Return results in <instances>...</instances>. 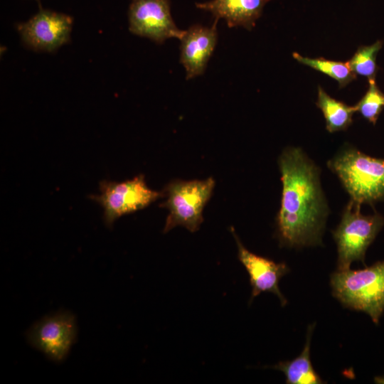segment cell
<instances>
[{
  "instance_id": "cell-14",
  "label": "cell",
  "mask_w": 384,
  "mask_h": 384,
  "mask_svg": "<svg viewBox=\"0 0 384 384\" xmlns=\"http://www.w3.org/2000/svg\"><path fill=\"white\" fill-rule=\"evenodd\" d=\"M317 107L326 119V129L331 132L346 130L353 122L355 106H348L329 96L321 87L318 88Z\"/></svg>"
},
{
  "instance_id": "cell-4",
  "label": "cell",
  "mask_w": 384,
  "mask_h": 384,
  "mask_svg": "<svg viewBox=\"0 0 384 384\" xmlns=\"http://www.w3.org/2000/svg\"><path fill=\"white\" fill-rule=\"evenodd\" d=\"M361 206L350 201L333 236L337 245L338 270L350 269L352 262L364 263L366 252L384 226V216L363 215Z\"/></svg>"
},
{
  "instance_id": "cell-3",
  "label": "cell",
  "mask_w": 384,
  "mask_h": 384,
  "mask_svg": "<svg viewBox=\"0 0 384 384\" xmlns=\"http://www.w3.org/2000/svg\"><path fill=\"white\" fill-rule=\"evenodd\" d=\"M331 286L344 306L363 311L378 323L384 311V261L363 270H338L331 276Z\"/></svg>"
},
{
  "instance_id": "cell-2",
  "label": "cell",
  "mask_w": 384,
  "mask_h": 384,
  "mask_svg": "<svg viewBox=\"0 0 384 384\" xmlns=\"http://www.w3.org/2000/svg\"><path fill=\"white\" fill-rule=\"evenodd\" d=\"M327 165L355 204H373L384 200V159L371 157L348 146Z\"/></svg>"
},
{
  "instance_id": "cell-8",
  "label": "cell",
  "mask_w": 384,
  "mask_h": 384,
  "mask_svg": "<svg viewBox=\"0 0 384 384\" xmlns=\"http://www.w3.org/2000/svg\"><path fill=\"white\" fill-rule=\"evenodd\" d=\"M129 23L132 33L158 43L171 38L180 40L184 33L172 18L169 0H132Z\"/></svg>"
},
{
  "instance_id": "cell-5",
  "label": "cell",
  "mask_w": 384,
  "mask_h": 384,
  "mask_svg": "<svg viewBox=\"0 0 384 384\" xmlns=\"http://www.w3.org/2000/svg\"><path fill=\"white\" fill-rule=\"evenodd\" d=\"M215 186L212 178L189 181H174L166 188L167 199L161 206L169 210L164 233L181 225L191 233L203 221V210Z\"/></svg>"
},
{
  "instance_id": "cell-15",
  "label": "cell",
  "mask_w": 384,
  "mask_h": 384,
  "mask_svg": "<svg viewBox=\"0 0 384 384\" xmlns=\"http://www.w3.org/2000/svg\"><path fill=\"white\" fill-rule=\"evenodd\" d=\"M293 57L300 63L311 67L336 80L340 88L346 87L356 78V75L351 69L348 61L339 62L324 58H311L294 53Z\"/></svg>"
},
{
  "instance_id": "cell-10",
  "label": "cell",
  "mask_w": 384,
  "mask_h": 384,
  "mask_svg": "<svg viewBox=\"0 0 384 384\" xmlns=\"http://www.w3.org/2000/svg\"><path fill=\"white\" fill-rule=\"evenodd\" d=\"M231 230L238 246V259L250 276L252 287L250 301L262 292H271L279 298L284 306L287 299L280 292L279 282L289 271L288 267L284 262H275L251 252L242 244L233 228Z\"/></svg>"
},
{
  "instance_id": "cell-18",
  "label": "cell",
  "mask_w": 384,
  "mask_h": 384,
  "mask_svg": "<svg viewBox=\"0 0 384 384\" xmlns=\"http://www.w3.org/2000/svg\"><path fill=\"white\" fill-rule=\"evenodd\" d=\"M374 380L376 383L384 384V375L375 377Z\"/></svg>"
},
{
  "instance_id": "cell-11",
  "label": "cell",
  "mask_w": 384,
  "mask_h": 384,
  "mask_svg": "<svg viewBox=\"0 0 384 384\" xmlns=\"http://www.w3.org/2000/svg\"><path fill=\"white\" fill-rule=\"evenodd\" d=\"M217 22L215 19L210 27L193 25L184 31L180 38V62L186 70L187 80L204 73L217 43Z\"/></svg>"
},
{
  "instance_id": "cell-7",
  "label": "cell",
  "mask_w": 384,
  "mask_h": 384,
  "mask_svg": "<svg viewBox=\"0 0 384 384\" xmlns=\"http://www.w3.org/2000/svg\"><path fill=\"white\" fill-rule=\"evenodd\" d=\"M76 335L74 316L63 311L37 321L27 331L26 338L31 346L43 352L49 359L60 362L68 354Z\"/></svg>"
},
{
  "instance_id": "cell-6",
  "label": "cell",
  "mask_w": 384,
  "mask_h": 384,
  "mask_svg": "<svg viewBox=\"0 0 384 384\" xmlns=\"http://www.w3.org/2000/svg\"><path fill=\"white\" fill-rule=\"evenodd\" d=\"M100 191V195L91 198L102 207L104 221L108 227L119 217L143 209L162 196L147 186L143 175L122 182L101 181Z\"/></svg>"
},
{
  "instance_id": "cell-17",
  "label": "cell",
  "mask_w": 384,
  "mask_h": 384,
  "mask_svg": "<svg viewBox=\"0 0 384 384\" xmlns=\"http://www.w3.org/2000/svg\"><path fill=\"white\" fill-rule=\"evenodd\" d=\"M355 107L363 118L375 124L384 109V93L378 89L375 78L368 80V89Z\"/></svg>"
},
{
  "instance_id": "cell-12",
  "label": "cell",
  "mask_w": 384,
  "mask_h": 384,
  "mask_svg": "<svg viewBox=\"0 0 384 384\" xmlns=\"http://www.w3.org/2000/svg\"><path fill=\"white\" fill-rule=\"evenodd\" d=\"M270 0H211L196 3L198 9L210 12L215 20L224 19L228 27L252 30Z\"/></svg>"
},
{
  "instance_id": "cell-13",
  "label": "cell",
  "mask_w": 384,
  "mask_h": 384,
  "mask_svg": "<svg viewBox=\"0 0 384 384\" xmlns=\"http://www.w3.org/2000/svg\"><path fill=\"white\" fill-rule=\"evenodd\" d=\"M314 324L308 327L306 341L299 356L292 361H282L272 368L282 371L286 383L289 384H320L324 381L314 370L310 360V343Z\"/></svg>"
},
{
  "instance_id": "cell-1",
  "label": "cell",
  "mask_w": 384,
  "mask_h": 384,
  "mask_svg": "<svg viewBox=\"0 0 384 384\" xmlns=\"http://www.w3.org/2000/svg\"><path fill=\"white\" fill-rule=\"evenodd\" d=\"M278 164L282 182L277 217L281 243L289 247L321 244L329 208L319 169L298 147L286 148Z\"/></svg>"
},
{
  "instance_id": "cell-16",
  "label": "cell",
  "mask_w": 384,
  "mask_h": 384,
  "mask_svg": "<svg viewBox=\"0 0 384 384\" xmlns=\"http://www.w3.org/2000/svg\"><path fill=\"white\" fill-rule=\"evenodd\" d=\"M383 46L377 41L370 46L359 47L353 57L348 61L352 71L357 75L369 79L375 78L377 72L376 55Z\"/></svg>"
},
{
  "instance_id": "cell-9",
  "label": "cell",
  "mask_w": 384,
  "mask_h": 384,
  "mask_svg": "<svg viewBox=\"0 0 384 384\" xmlns=\"http://www.w3.org/2000/svg\"><path fill=\"white\" fill-rule=\"evenodd\" d=\"M72 18L41 9L34 16L18 26L23 42L37 50L53 51L70 38Z\"/></svg>"
}]
</instances>
